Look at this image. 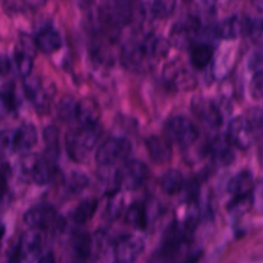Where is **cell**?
I'll return each mask as SVG.
<instances>
[{
	"label": "cell",
	"mask_w": 263,
	"mask_h": 263,
	"mask_svg": "<svg viewBox=\"0 0 263 263\" xmlns=\"http://www.w3.org/2000/svg\"><path fill=\"white\" fill-rule=\"evenodd\" d=\"M166 53V41L151 35L144 36L139 40H131L126 44L122 50V59L130 69L141 71Z\"/></svg>",
	"instance_id": "cell-1"
},
{
	"label": "cell",
	"mask_w": 263,
	"mask_h": 263,
	"mask_svg": "<svg viewBox=\"0 0 263 263\" xmlns=\"http://www.w3.org/2000/svg\"><path fill=\"white\" fill-rule=\"evenodd\" d=\"M102 136V127L99 125L87 126L71 131L66 136V148L69 157L74 161L80 162L86 158L89 152L94 149Z\"/></svg>",
	"instance_id": "cell-2"
},
{
	"label": "cell",
	"mask_w": 263,
	"mask_h": 263,
	"mask_svg": "<svg viewBox=\"0 0 263 263\" xmlns=\"http://www.w3.org/2000/svg\"><path fill=\"white\" fill-rule=\"evenodd\" d=\"M215 32L217 37L225 40L241 36H256L263 32V20L239 14L231 15L216 26Z\"/></svg>",
	"instance_id": "cell-3"
},
{
	"label": "cell",
	"mask_w": 263,
	"mask_h": 263,
	"mask_svg": "<svg viewBox=\"0 0 263 263\" xmlns=\"http://www.w3.org/2000/svg\"><path fill=\"white\" fill-rule=\"evenodd\" d=\"M133 146L127 139L110 138L100 145L97 152V162L102 166L110 167L117 163H125L130 156Z\"/></svg>",
	"instance_id": "cell-4"
},
{
	"label": "cell",
	"mask_w": 263,
	"mask_h": 263,
	"mask_svg": "<svg viewBox=\"0 0 263 263\" xmlns=\"http://www.w3.org/2000/svg\"><path fill=\"white\" fill-rule=\"evenodd\" d=\"M149 170L140 161H126L116 172V184L122 190H136L145 184Z\"/></svg>",
	"instance_id": "cell-5"
},
{
	"label": "cell",
	"mask_w": 263,
	"mask_h": 263,
	"mask_svg": "<svg viewBox=\"0 0 263 263\" xmlns=\"http://www.w3.org/2000/svg\"><path fill=\"white\" fill-rule=\"evenodd\" d=\"M166 135L174 143L181 146H189L198 139V130L187 118L181 116L171 117L164 126Z\"/></svg>",
	"instance_id": "cell-6"
},
{
	"label": "cell",
	"mask_w": 263,
	"mask_h": 263,
	"mask_svg": "<svg viewBox=\"0 0 263 263\" xmlns=\"http://www.w3.org/2000/svg\"><path fill=\"white\" fill-rule=\"evenodd\" d=\"M43 247V238L39 230H32L25 233L15 249L14 258L17 263H35L39 261Z\"/></svg>",
	"instance_id": "cell-7"
},
{
	"label": "cell",
	"mask_w": 263,
	"mask_h": 263,
	"mask_svg": "<svg viewBox=\"0 0 263 263\" xmlns=\"http://www.w3.org/2000/svg\"><path fill=\"white\" fill-rule=\"evenodd\" d=\"M90 257L95 263H117L116 241L104 231H97L91 236Z\"/></svg>",
	"instance_id": "cell-8"
},
{
	"label": "cell",
	"mask_w": 263,
	"mask_h": 263,
	"mask_svg": "<svg viewBox=\"0 0 263 263\" xmlns=\"http://www.w3.org/2000/svg\"><path fill=\"white\" fill-rule=\"evenodd\" d=\"M229 143L239 149H248L254 139V130L252 123L246 117H236L230 122L228 128Z\"/></svg>",
	"instance_id": "cell-9"
},
{
	"label": "cell",
	"mask_w": 263,
	"mask_h": 263,
	"mask_svg": "<svg viewBox=\"0 0 263 263\" xmlns=\"http://www.w3.org/2000/svg\"><path fill=\"white\" fill-rule=\"evenodd\" d=\"M144 251V240L138 235L126 234L116 240L117 263H134Z\"/></svg>",
	"instance_id": "cell-10"
},
{
	"label": "cell",
	"mask_w": 263,
	"mask_h": 263,
	"mask_svg": "<svg viewBox=\"0 0 263 263\" xmlns=\"http://www.w3.org/2000/svg\"><path fill=\"white\" fill-rule=\"evenodd\" d=\"M57 213L50 205H37L31 208L25 215V222L32 230H44L49 229L55 222Z\"/></svg>",
	"instance_id": "cell-11"
},
{
	"label": "cell",
	"mask_w": 263,
	"mask_h": 263,
	"mask_svg": "<svg viewBox=\"0 0 263 263\" xmlns=\"http://www.w3.org/2000/svg\"><path fill=\"white\" fill-rule=\"evenodd\" d=\"M79 125L81 127H87V126L99 125L100 118V108L98 103L91 98H84L80 100L76 105V116Z\"/></svg>",
	"instance_id": "cell-12"
},
{
	"label": "cell",
	"mask_w": 263,
	"mask_h": 263,
	"mask_svg": "<svg viewBox=\"0 0 263 263\" xmlns=\"http://www.w3.org/2000/svg\"><path fill=\"white\" fill-rule=\"evenodd\" d=\"M37 141V131L31 123H25L13 133V149L18 153L28 152Z\"/></svg>",
	"instance_id": "cell-13"
},
{
	"label": "cell",
	"mask_w": 263,
	"mask_h": 263,
	"mask_svg": "<svg viewBox=\"0 0 263 263\" xmlns=\"http://www.w3.org/2000/svg\"><path fill=\"white\" fill-rule=\"evenodd\" d=\"M193 110L207 125L216 127L221 123V113L212 100L197 99L193 102Z\"/></svg>",
	"instance_id": "cell-14"
},
{
	"label": "cell",
	"mask_w": 263,
	"mask_h": 263,
	"mask_svg": "<svg viewBox=\"0 0 263 263\" xmlns=\"http://www.w3.org/2000/svg\"><path fill=\"white\" fill-rule=\"evenodd\" d=\"M254 187L253 176L249 172L243 171L229 181L228 192L233 198H246L253 194Z\"/></svg>",
	"instance_id": "cell-15"
},
{
	"label": "cell",
	"mask_w": 263,
	"mask_h": 263,
	"mask_svg": "<svg viewBox=\"0 0 263 263\" xmlns=\"http://www.w3.org/2000/svg\"><path fill=\"white\" fill-rule=\"evenodd\" d=\"M35 44L39 50L45 54H50L61 48L62 37L54 28L45 27L36 35Z\"/></svg>",
	"instance_id": "cell-16"
},
{
	"label": "cell",
	"mask_w": 263,
	"mask_h": 263,
	"mask_svg": "<svg viewBox=\"0 0 263 263\" xmlns=\"http://www.w3.org/2000/svg\"><path fill=\"white\" fill-rule=\"evenodd\" d=\"M31 179L37 185H46L53 180L54 167L49 159H33L30 166Z\"/></svg>",
	"instance_id": "cell-17"
},
{
	"label": "cell",
	"mask_w": 263,
	"mask_h": 263,
	"mask_svg": "<svg viewBox=\"0 0 263 263\" xmlns=\"http://www.w3.org/2000/svg\"><path fill=\"white\" fill-rule=\"evenodd\" d=\"M146 149L151 158L156 163H166L171 159V146L159 136H151L146 140Z\"/></svg>",
	"instance_id": "cell-18"
},
{
	"label": "cell",
	"mask_w": 263,
	"mask_h": 263,
	"mask_svg": "<svg viewBox=\"0 0 263 263\" xmlns=\"http://www.w3.org/2000/svg\"><path fill=\"white\" fill-rule=\"evenodd\" d=\"M26 79L27 80L25 81V90L28 99L39 110L48 109V95L43 89V85L39 81V79H35V77H30V79L26 77Z\"/></svg>",
	"instance_id": "cell-19"
},
{
	"label": "cell",
	"mask_w": 263,
	"mask_h": 263,
	"mask_svg": "<svg viewBox=\"0 0 263 263\" xmlns=\"http://www.w3.org/2000/svg\"><path fill=\"white\" fill-rule=\"evenodd\" d=\"M197 21L193 20V18H186V20L180 21V22H177L176 25H175V27L172 28V36H174L176 43H189L193 33L197 32Z\"/></svg>",
	"instance_id": "cell-20"
},
{
	"label": "cell",
	"mask_w": 263,
	"mask_h": 263,
	"mask_svg": "<svg viewBox=\"0 0 263 263\" xmlns=\"http://www.w3.org/2000/svg\"><path fill=\"white\" fill-rule=\"evenodd\" d=\"M230 143H229L228 138H218L213 141L212 149H211V153H212L213 161L218 164H230V162L234 159L233 153H231Z\"/></svg>",
	"instance_id": "cell-21"
},
{
	"label": "cell",
	"mask_w": 263,
	"mask_h": 263,
	"mask_svg": "<svg viewBox=\"0 0 263 263\" xmlns=\"http://www.w3.org/2000/svg\"><path fill=\"white\" fill-rule=\"evenodd\" d=\"M161 187L164 193L175 195L181 192L184 187V177L176 170H170L163 175L161 180Z\"/></svg>",
	"instance_id": "cell-22"
},
{
	"label": "cell",
	"mask_w": 263,
	"mask_h": 263,
	"mask_svg": "<svg viewBox=\"0 0 263 263\" xmlns=\"http://www.w3.org/2000/svg\"><path fill=\"white\" fill-rule=\"evenodd\" d=\"M213 57V49L212 46L208 44H195L192 46L190 50V58H192L193 64L197 68H204L208 66Z\"/></svg>",
	"instance_id": "cell-23"
},
{
	"label": "cell",
	"mask_w": 263,
	"mask_h": 263,
	"mask_svg": "<svg viewBox=\"0 0 263 263\" xmlns=\"http://www.w3.org/2000/svg\"><path fill=\"white\" fill-rule=\"evenodd\" d=\"M32 54L31 51H28L27 48L25 46H21L20 49H17L14 53V64L15 68H17L18 73L22 77H28L31 69H32Z\"/></svg>",
	"instance_id": "cell-24"
},
{
	"label": "cell",
	"mask_w": 263,
	"mask_h": 263,
	"mask_svg": "<svg viewBox=\"0 0 263 263\" xmlns=\"http://www.w3.org/2000/svg\"><path fill=\"white\" fill-rule=\"evenodd\" d=\"M148 211L143 204H135L126 213V221L136 229H145L148 225Z\"/></svg>",
	"instance_id": "cell-25"
},
{
	"label": "cell",
	"mask_w": 263,
	"mask_h": 263,
	"mask_svg": "<svg viewBox=\"0 0 263 263\" xmlns=\"http://www.w3.org/2000/svg\"><path fill=\"white\" fill-rule=\"evenodd\" d=\"M97 208V199H85L77 205L76 210L73 211V216H72V217H73V220L76 221L77 223H85L94 216Z\"/></svg>",
	"instance_id": "cell-26"
},
{
	"label": "cell",
	"mask_w": 263,
	"mask_h": 263,
	"mask_svg": "<svg viewBox=\"0 0 263 263\" xmlns=\"http://www.w3.org/2000/svg\"><path fill=\"white\" fill-rule=\"evenodd\" d=\"M176 0H149V9L157 18H167L174 13Z\"/></svg>",
	"instance_id": "cell-27"
},
{
	"label": "cell",
	"mask_w": 263,
	"mask_h": 263,
	"mask_svg": "<svg viewBox=\"0 0 263 263\" xmlns=\"http://www.w3.org/2000/svg\"><path fill=\"white\" fill-rule=\"evenodd\" d=\"M44 141H45L46 149L51 156L57 157L59 152V134L54 126L46 127L44 130Z\"/></svg>",
	"instance_id": "cell-28"
},
{
	"label": "cell",
	"mask_w": 263,
	"mask_h": 263,
	"mask_svg": "<svg viewBox=\"0 0 263 263\" xmlns=\"http://www.w3.org/2000/svg\"><path fill=\"white\" fill-rule=\"evenodd\" d=\"M66 187L72 193H79L81 190H84L85 187L89 185V180L85 176L84 174H80V172H72L71 175H68L64 181Z\"/></svg>",
	"instance_id": "cell-29"
},
{
	"label": "cell",
	"mask_w": 263,
	"mask_h": 263,
	"mask_svg": "<svg viewBox=\"0 0 263 263\" xmlns=\"http://www.w3.org/2000/svg\"><path fill=\"white\" fill-rule=\"evenodd\" d=\"M76 105L77 103H73L72 98L64 97L58 105L59 117L62 120H69V118L74 117L76 116Z\"/></svg>",
	"instance_id": "cell-30"
},
{
	"label": "cell",
	"mask_w": 263,
	"mask_h": 263,
	"mask_svg": "<svg viewBox=\"0 0 263 263\" xmlns=\"http://www.w3.org/2000/svg\"><path fill=\"white\" fill-rule=\"evenodd\" d=\"M0 102L4 104V107L8 110H15L18 102L15 98L14 89L12 86H5L0 90Z\"/></svg>",
	"instance_id": "cell-31"
},
{
	"label": "cell",
	"mask_w": 263,
	"mask_h": 263,
	"mask_svg": "<svg viewBox=\"0 0 263 263\" xmlns=\"http://www.w3.org/2000/svg\"><path fill=\"white\" fill-rule=\"evenodd\" d=\"M122 208H123V198L118 194L113 195L107 204V215L109 216L110 218L117 217V216L122 212Z\"/></svg>",
	"instance_id": "cell-32"
},
{
	"label": "cell",
	"mask_w": 263,
	"mask_h": 263,
	"mask_svg": "<svg viewBox=\"0 0 263 263\" xmlns=\"http://www.w3.org/2000/svg\"><path fill=\"white\" fill-rule=\"evenodd\" d=\"M9 152H14V149H13V133L3 131V133H0V156H5Z\"/></svg>",
	"instance_id": "cell-33"
},
{
	"label": "cell",
	"mask_w": 263,
	"mask_h": 263,
	"mask_svg": "<svg viewBox=\"0 0 263 263\" xmlns=\"http://www.w3.org/2000/svg\"><path fill=\"white\" fill-rule=\"evenodd\" d=\"M249 89H251L252 97L256 98V99H262L263 98V73H254Z\"/></svg>",
	"instance_id": "cell-34"
},
{
	"label": "cell",
	"mask_w": 263,
	"mask_h": 263,
	"mask_svg": "<svg viewBox=\"0 0 263 263\" xmlns=\"http://www.w3.org/2000/svg\"><path fill=\"white\" fill-rule=\"evenodd\" d=\"M252 204L256 207L258 212L263 213V181L257 185L252 194Z\"/></svg>",
	"instance_id": "cell-35"
},
{
	"label": "cell",
	"mask_w": 263,
	"mask_h": 263,
	"mask_svg": "<svg viewBox=\"0 0 263 263\" xmlns=\"http://www.w3.org/2000/svg\"><path fill=\"white\" fill-rule=\"evenodd\" d=\"M249 67L254 73H263V51L256 53L252 55Z\"/></svg>",
	"instance_id": "cell-36"
},
{
	"label": "cell",
	"mask_w": 263,
	"mask_h": 263,
	"mask_svg": "<svg viewBox=\"0 0 263 263\" xmlns=\"http://www.w3.org/2000/svg\"><path fill=\"white\" fill-rule=\"evenodd\" d=\"M9 68H10L9 61H8L5 57L0 55V76H4V74H7L8 72H9Z\"/></svg>",
	"instance_id": "cell-37"
},
{
	"label": "cell",
	"mask_w": 263,
	"mask_h": 263,
	"mask_svg": "<svg viewBox=\"0 0 263 263\" xmlns=\"http://www.w3.org/2000/svg\"><path fill=\"white\" fill-rule=\"evenodd\" d=\"M36 263H55V261H54L53 254L46 253V254H44V256H41Z\"/></svg>",
	"instance_id": "cell-38"
},
{
	"label": "cell",
	"mask_w": 263,
	"mask_h": 263,
	"mask_svg": "<svg viewBox=\"0 0 263 263\" xmlns=\"http://www.w3.org/2000/svg\"><path fill=\"white\" fill-rule=\"evenodd\" d=\"M4 234H5V226L3 223H0V243H2L3 238H4Z\"/></svg>",
	"instance_id": "cell-39"
},
{
	"label": "cell",
	"mask_w": 263,
	"mask_h": 263,
	"mask_svg": "<svg viewBox=\"0 0 263 263\" xmlns=\"http://www.w3.org/2000/svg\"><path fill=\"white\" fill-rule=\"evenodd\" d=\"M203 3H204V4H207V5H212L213 3L216 2V0H202Z\"/></svg>",
	"instance_id": "cell-40"
}]
</instances>
